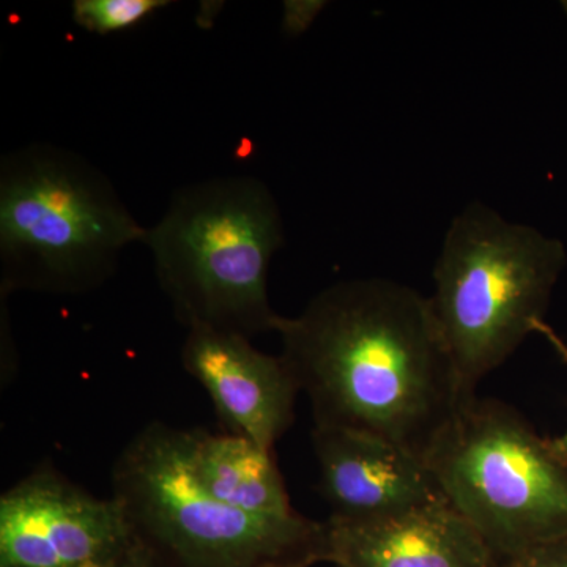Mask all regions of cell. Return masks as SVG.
Instances as JSON below:
<instances>
[{
    "mask_svg": "<svg viewBox=\"0 0 567 567\" xmlns=\"http://www.w3.org/2000/svg\"><path fill=\"white\" fill-rule=\"evenodd\" d=\"M111 567H164L162 563L156 559L155 555L152 554L151 550H148L147 547L144 546V544L137 543L136 546L132 548V550L128 551V554L125 555V557H122L118 559L115 565H112Z\"/></svg>",
    "mask_w": 567,
    "mask_h": 567,
    "instance_id": "obj_15",
    "label": "cell"
},
{
    "mask_svg": "<svg viewBox=\"0 0 567 567\" xmlns=\"http://www.w3.org/2000/svg\"><path fill=\"white\" fill-rule=\"evenodd\" d=\"M319 561L334 567H498L494 551L447 502L375 520L323 522Z\"/></svg>",
    "mask_w": 567,
    "mask_h": 567,
    "instance_id": "obj_10",
    "label": "cell"
},
{
    "mask_svg": "<svg viewBox=\"0 0 567 567\" xmlns=\"http://www.w3.org/2000/svg\"><path fill=\"white\" fill-rule=\"evenodd\" d=\"M115 498L164 567H257L319 561L323 524H274L223 505L194 476L189 432L151 424L123 450Z\"/></svg>",
    "mask_w": 567,
    "mask_h": 567,
    "instance_id": "obj_6",
    "label": "cell"
},
{
    "mask_svg": "<svg viewBox=\"0 0 567 567\" xmlns=\"http://www.w3.org/2000/svg\"><path fill=\"white\" fill-rule=\"evenodd\" d=\"M535 334L543 336L548 344L551 346V349H554L555 352L558 353V357L567 364V342L546 322V320L535 324ZM551 445H554L559 456L567 458V429L561 435L557 436V439H551Z\"/></svg>",
    "mask_w": 567,
    "mask_h": 567,
    "instance_id": "obj_14",
    "label": "cell"
},
{
    "mask_svg": "<svg viewBox=\"0 0 567 567\" xmlns=\"http://www.w3.org/2000/svg\"><path fill=\"white\" fill-rule=\"evenodd\" d=\"M182 364L210 395L233 434L267 453L292 425L300 393L281 357H270L251 339L210 327L188 328Z\"/></svg>",
    "mask_w": 567,
    "mask_h": 567,
    "instance_id": "obj_8",
    "label": "cell"
},
{
    "mask_svg": "<svg viewBox=\"0 0 567 567\" xmlns=\"http://www.w3.org/2000/svg\"><path fill=\"white\" fill-rule=\"evenodd\" d=\"M156 279L185 327L245 336L276 331L267 276L284 245L274 193L249 175L183 186L148 227Z\"/></svg>",
    "mask_w": 567,
    "mask_h": 567,
    "instance_id": "obj_2",
    "label": "cell"
},
{
    "mask_svg": "<svg viewBox=\"0 0 567 567\" xmlns=\"http://www.w3.org/2000/svg\"><path fill=\"white\" fill-rule=\"evenodd\" d=\"M566 264L561 240L487 205H466L451 221L427 298L466 394L546 320Z\"/></svg>",
    "mask_w": 567,
    "mask_h": 567,
    "instance_id": "obj_4",
    "label": "cell"
},
{
    "mask_svg": "<svg viewBox=\"0 0 567 567\" xmlns=\"http://www.w3.org/2000/svg\"><path fill=\"white\" fill-rule=\"evenodd\" d=\"M281 358L315 425L385 440L424 462L465 393L429 298L369 278L336 282L279 319Z\"/></svg>",
    "mask_w": 567,
    "mask_h": 567,
    "instance_id": "obj_1",
    "label": "cell"
},
{
    "mask_svg": "<svg viewBox=\"0 0 567 567\" xmlns=\"http://www.w3.org/2000/svg\"><path fill=\"white\" fill-rule=\"evenodd\" d=\"M424 464L498 561L567 535V458L505 402L470 398Z\"/></svg>",
    "mask_w": 567,
    "mask_h": 567,
    "instance_id": "obj_5",
    "label": "cell"
},
{
    "mask_svg": "<svg viewBox=\"0 0 567 567\" xmlns=\"http://www.w3.org/2000/svg\"><path fill=\"white\" fill-rule=\"evenodd\" d=\"M312 563L306 561H282V563H268V565L257 567H311Z\"/></svg>",
    "mask_w": 567,
    "mask_h": 567,
    "instance_id": "obj_16",
    "label": "cell"
},
{
    "mask_svg": "<svg viewBox=\"0 0 567 567\" xmlns=\"http://www.w3.org/2000/svg\"><path fill=\"white\" fill-rule=\"evenodd\" d=\"M167 6L169 0H74L71 17L85 32L110 35L140 24Z\"/></svg>",
    "mask_w": 567,
    "mask_h": 567,
    "instance_id": "obj_12",
    "label": "cell"
},
{
    "mask_svg": "<svg viewBox=\"0 0 567 567\" xmlns=\"http://www.w3.org/2000/svg\"><path fill=\"white\" fill-rule=\"evenodd\" d=\"M137 543L115 496H93L51 470L0 496V567H111Z\"/></svg>",
    "mask_w": 567,
    "mask_h": 567,
    "instance_id": "obj_7",
    "label": "cell"
},
{
    "mask_svg": "<svg viewBox=\"0 0 567 567\" xmlns=\"http://www.w3.org/2000/svg\"><path fill=\"white\" fill-rule=\"evenodd\" d=\"M498 567H511V566H507L506 563H499L498 561Z\"/></svg>",
    "mask_w": 567,
    "mask_h": 567,
    "instance_id": "obj_17",
    "label": "cell"
},
{
    "mask_svg": "<svg viewBox=\"0 0 567 567\" xmlns=\"http://www.w3.org/2000/svg\"><path fill=\"white\" fill-rule=\"evenodd\" d=\"M147 229L80 153L33 142L0 159L3 290L96 289L128 246L144 245Z\"/></svg>",
    "mask_w": 567,
    "mask_h": 567,
    "instance_id": "obj_3",
    "label": "cell"
},
{
    "mask_svg": "<svg viewBox=\"0 0 567 567\" xmlns=\"http://www.w3.org/2000/svg\"><path fill=\"white\" fill-rule=\"evenodd\" d=\"M189 462L197 483L238 513L274 524L305 518L290 505L271 453L245 436L189 432Z\"/></svg>",
    "mask_w": 567,
    "mask_h": 567,
    "instance_id": "obj_11",
    "label": "cell"
},
{
    "mask_svg": "<svg viewBox=\"0 0 567 567\" xmlns=\"http://www.w3.org/2000/svg\"><path fill=\"white\" fill-rule=\"evenodd\" d=\"M312 447L330 517L375 520L446 502L424 462L385 440L315 425Z\"/></svg>",
    "mask_w": 567,
    "mask_h": 567,
    "instance_id": "obj_9",
    "label": "cell"
},
{
    "mask_svg": "<svg viewBox=\"0 0 567 567\" xmlns=\"http://www.w3.org/2000/svg\"><path fill=\"white\" fill-rule=\"evenodd\" d=\"M499 563L511 567H567V535Z\"/></svg>",
    "mask_w": 567,
    "mask_h": 567,
    "instance_id": "obj_13",
    "label": "cell"
}]
</instances>
